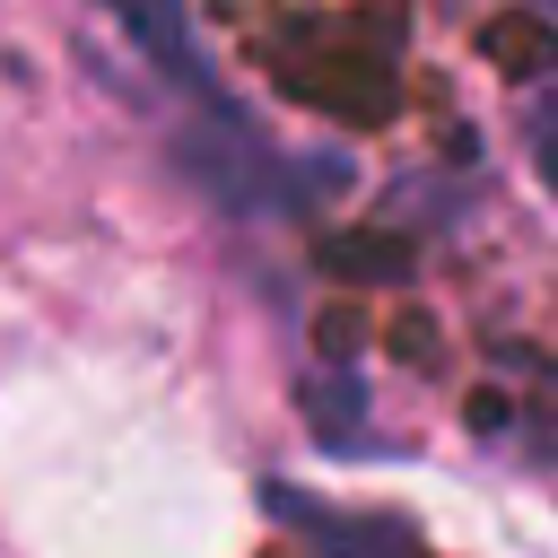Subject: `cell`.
Instances as JSON below:
<instances>
[{
  "instance_id": "obj_1",
  "label": "cell",
  "mask_w": 558,
  "mask_h": 558,
  "mask_svg": "<svg viewBox=\"0 0 558 558\" xmlns=\"http://www.w3.org/2000/svg\"><path fill=\"white\" fill-rule=\"evenodd\" d=\"M262 506L279 514V523H296L323 558H427V541L410 532V523H384V514H331V506H314V497H296V488H262Z\"/></svg>"
},
{
  "instance_id": "obj_2",
  "label": "cell",
  "mask_w": 558,
  "mask_h": 558,
  "mask_svg": "<svg viewBox=\"0 0 558 558\" xmlns=\"http://www.w3.org/2000/svg\"><path fill=\"white\" fill-rule=\"evenodd\" d=\"M532 174H541V183L558 192V87H549V96L532 105Z\"/></svg>"
}]
</instances>
